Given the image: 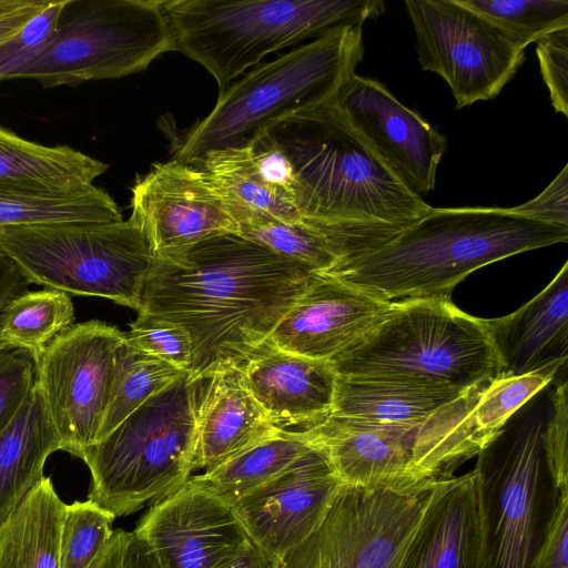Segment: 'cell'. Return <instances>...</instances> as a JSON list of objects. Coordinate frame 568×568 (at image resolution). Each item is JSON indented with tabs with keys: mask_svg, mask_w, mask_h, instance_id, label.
Returning <instances> with one entry per match:
<instances>
[{
	"mask_svg": "<svg viewBox=\"0 0 568 568\" xmlns=\"http://www.w3.org/2000/svg\"><path fill=\"white\" fill-rule=\"evenodd\" d=\"M36 382V363L23 351L0 344V433L22 408Z\"/></svg>",
	"mask_w": 568,
	"mask_h": 568,
	"instance_id": "36",
	"label": "cell"
},
{
	"mask_svg": "<svg viewBox=\"0 0 568 568\" xmlns=\"http://www.w3.org/2000/svg\"><path fill=\"white\" fill-rule=\"evenodd\" d=\"M557 498L528 568H568V489Z\"/></svg>",
	"mask_w": 568,
	"mask_h": 568,
	"instance_id": "41",
	"label": "cell"
},
{
	"mask_svg": "<svg viewBox=\"0 0 568 568\" xmlns=\"http://www.w3.org/2000/svg\"><path fill=\"white\" fill-rule=\"evenodd\" d=\"M63 0L50 1L13 38L0 44V81L30 58L50 36Z\"/></svg>",
	"mask_w": 568,
	"mask_h": 568,
	"instance_id": "40",
	"label": "cell"
},
{
	"mask_svg": "<svg viewBox=\"0 0 568 568\" xmlns=\"http://www.w3.org/2000/svg\"><path fill=\"white\" fill-rule=\"evenodd\" d=\"M381 0H162L173 43L220 93L264 57L384 12Z\"/></svg>",
	"mask_w": 568,
	"mask_h": 568,
	"instance_id": "4",
	"label": "cell"
},
{
	"mask_svg": "<svg viewBox=\"0 0 568 568\" xmlns=\"http://www.w3.org/2000/svg\"><path fill=\"white\" fill-rule=\"evenodd\" d=\"M64 507L43 477L0 526V568H60Z\"/></svg>",
	"mask_w": 568,
	"mask_h": 568,
	"instance_id": "26",
	"label": "cell"
},
{
	"mask_svg": "<svg viewBox=\"0 0 568 568\" xmlns=\"http://www.w3.org/2000/svg\"><path fill=\"white\" fill-rule=\"evenodd\" d=\"M237 224V234L274 253L301 262L317 273H327L338 257L327 239L303 222H282L261 213L229 209Z\"/></svg>",
	"mask_w": 568,
	"mask_h": 568,
	"instance_id": "32",
	"label": "cell"
},
{
	"mask_svg": "<svg viewBox=\"0 0 568 568\" xmlns=\"http://www.w3.org/2000/svg\"><path fill=\"white\" fill-rule=\"evenodd\" d=\"M160 568H223L250 541L233 508L190 479L133 530Z\"/></svg>",
	"mask_w": 568,
	"mask_h": 568,
	"instance_id": "17",
	"label": "cell"
},
{
	"mask_svg": "<svg viewBox=\"0 0 568 568\" xmlns=\"http://www.w3.org/2000/svg\"><path fill=\"white\" fill-rule=\"evenodd\" d=\"M434 485L412 489L343 486L322 525L280 568H399Z\"/></svg>",
	"mask_w": 568,
	"mask_h": 568,
	"instance_id": "10",
	"label": "cell"
},
{
	"mask_svg": "<svg viewBox=\"0 0 568 568\" xmlns=\"http://www.w3.org/2000/svg\"><path fill=\"white\" fill-rule=\"evenodd\" d=\"M466 392L337 376L329 416L377 426L414 427L439 415Z\"/></svg>",
	"mask_w": 568,
	"mask_h": 568,
	"instance_id": "23",
	"label": "cell"
},
{
	"mask_svg": "<svg viewBox=\"0 0 568 568\" xmlns=\"http://www.w3.org/2000/svg\"><path fill=\"white\" fill-rule=\"evenodd\" d=\"M312 447L304 432L280 430L190 480L232 507L286 470Z\"/></svg>",
	"mask_w": 568,
	"mask_h": 568,
	"instance_id": "28",
	"label": "cell"
},
{
	"mask_svg": "<svg viewBox=\"0 0 568 568\" xmlns=\"http://www.w3.org/2000/svg\"><path fill=\"white\" fill-rule=\"evenodd\" d=\"M194 382L193 469H213L280 429L246 388L241 369Z\"/></svg>",
	"mask_w": 568,
	"mask_h": 568,
	"instance_id": "21",
	"label": "cell"
},
{
	"mask_svg": "<svg viewBox=\"0 0 568 568\" xmlns=\"http://www.w3.org/2000/svg\"><path fill=\"white\" fill-rule=\"evenodd\" d=\"M114 518L89 499L65 504L59 541L60 568H89L110 540Z\"/></svg>",
	"mask_w": 568,
	"mask_h": 568,
	"instance_id": "34",
	"label": "cell"
},
{
	"mask_svg": "<svg viewBox=\"0 0 568 568\" xmlns=\"http://www.w3.org/2000/svg\"><path fill=\"white\" fill-rule=\"evenodd\" d=\"M194 382L185 372L85 448L88 499L120 517L180 489L194 470Z\"/></svg>",
	"mask_w": 568,
	"mask_h": 568,
	"instance_id": "7",
	"label": "cell"
},
{
	"mask_svg": "<svg viewBox=\"0 0 568 568\" xmlns=\"http://www.w3.org/2000/svg\"><path fill=\"white\" fill-rule=\"evenodd\" d=\"M498 377L520 376L568 358V263L514 313L487 320Z\"/></svg>",
	"mask_w": 568,
	"mask_h": 568,
	"instance_id": "22",
	"label": "cell"
},
{
	"mask_svg": "<svg viewBox=\"0 0 568 568\" xmlns=\"http://www.w3.org/2000/svg\"><path fill=\"white\" fill-rule=\"evenodd\" d=\"M173 51L162 0H63L42 45L3 80L43 88L118 79Z\"/></svg>",
	"mask_w": 568,
	"mask_h": 568,
	"instance_id": "8",
	"label": "cell"
},
{
	"mask_svg": "<svg viewBox=\"0 0 568 568\" xmlns=\"http://www.w3.org/2000/svg\"><path fill=\"white\" fill-rule=\"evenodd\" d=\"M131 217L152 254L189 247L206 237L237 233L229 207L203 170L179 160L154 163L131 189Z\"/></svg>",
	"mask_w": 568,
	"mask_h": 568,
	"instance_id": "16",
	"label": "cell"
},
{
	"mask_svg": "<svg viewBox=\"0 0 568 568\" xmlns=\"http://www.w3.org/2000/svg\"><path fill=\"white\" fill-rule=\"evenodd\" d=\"M525 50L544 36L568 28L567 0H458Z\"/></svg>",
	"mask_w": 568,
	"mask_h": 568,
	"instance_id": "33",
	"label": "cell"
},
{
	"mask_svg": "<svg viewBox=\"0 0 568 568\" xmlns=\"http://www.w3.org/2000/svg\"><path fill=\"white\" fill-rule=\"evenodd\" d=\"M30 0H0V17L27 6Z\"/></svg>",
	"mask_w": 568,
	"mask_h": 568,
	"instance_id": "46",
	"label": "cell"
},
{
	"mask_svg": "<svg viewBox=\"0 0 568 568\" xmlns=\"http://www.w3.org/2000/svg\"><path fill=\"white\" fill-rule=\"evenodd\" d=\"M567 240L568 227L511 207H430L384 245L326 274L388 302L450 298L474 271Z\"/></svg>",
	"mask_w": 568,
	"mask_h": 568,
	"instance_id": "3",
	"label": "cell"
},
{
	"mask_svg": "<svg viewBox=\"0 0 568 568\" xmlns=\"http://www.w3.org/2000/svg\"><path fill=\"white\" fill-rule=\"evenodd\" d=\"M363 55L362 24H342L258 64L219 93L174 159L192 164L211 151L245 145L274 122L333 101Z\"/></svg>",
	"mask_w": 568,
	"mask_h": 568,
	"instance_id": "5",
	"label": "cell"
},
{
	"mask_svg": "<svg viewBox=\"0 0 568 568\" xmlns=\"http://www.w3.org/2000/svg\"><path fill=\"white\" fill-rule=\"evenodd\" d=\"M124 339L118 327L98 320L73 324L36 365V385L61 449L75 457L98 440Z\"/></svg>",
	"mask_w": 568,
	"mask_h": 568,
	"instance_id": "11",
	"label": "cell"
},
{
	"mask_svg": "<svg viewBox=\"0 0 568 568\" xmlns=\"http://www.w3.org/2000/svg\"><path fill=\"white\" fill-rule=\"evenodd\" d=\"M192 164L203 170L229 209H245L286 223L302 220L294 205L262 181L248 143L211 151Z\"/></svg>",
	"mask_w": 568,
	"mask_h": 568,
	"instance_id": "29",
	"label": "cell"
},
{
	"mask_svg": "<svg viewBox=\"0 0 568 568\" xmlns=\"http://www.w3.org/2000/svg\"><path fill=\"white\" fill-rule=\"evenodd\" d=\"M567 381L555 385L551 413L546 419L542 448L546 468L556 491L568 489V394Z\"/></svg>",
	"mask_w": 568,
	"mask_h": 568,
	"instance_id": "37",
	"label": "cell"
},
{
	"mask_svg": "<svg viewBox=\"0 0 568 568\" xmlns=\"http://www.w3.org/2000/svg\"><path fill=\"white\" fill-rule=\"evenodd\" d=\"M541 413L521 415L478 455L484 486L489 568H528L541 537L542 493L548 475Z\"/></svg>",
	"mask_w": 568,
	"mask_h": 568,
	"instance_id": "12",
	"label": "cell"
},
{
	"mask_svg": "<svg viewBox=\"0 0 568 568\" xmlns=\"http://www.w3.org/2000/svg\"><path fill=\"white\" fill-rule=\"evenodd\" d=\"M536 43L540 72L554 110L568 116V28L548 33Z\"/></svg>",
	"mask_w": 568,
	"mask_h": 568,
	"instance_id": "38",
	"label": "cell"
},
{
	"mask_svg": "<svg viewBox=\"0 0 568 568\" xmlns=\"http://www.w3.org/2000/svg\"><path fill=\"white\" fill-rule=\"evenodd\" d=\"M185 372L129 346L124 339L116 352L113 388L97 442Z\"/></svg>",
	"mask_w": 568,
	"mask_h": 568,
	"instance_id": "31",
	"label": "cell"
},
{
	"mask_svg": "<svg viewBox=\"0 0 568 568\" xmlns=\"http://www.w3.org/2000/svg\"><path fill=\"white\" fill-rule=\"evenodd\" d=\"M399 568H489V538L478 464L435 483Z\"/></svg>",
	"mask_w": 568,
	"mask_h": 568,
	"instance_id": "19",
	"label": "cell"
},
{
	"mask_svg": "<svg viewBox=\"0 0 568 568\" xmlns=\"http://www.w3.org/2000/svg\"><path fill=\"white\" fill-rule=\"evenodd\" d=\"M247 143L251 148L255 169L262 181L282 199L295 206L297 183L293 166L286 154L264 130Z\"/></svg>",
	"mask_w": 568,
	"mask_h": 568,
	"instance_id": "39",
	"label": "cell"
},
{
	"mask_svg": "<svg viewBox=\"0 0 568 568\" xmlns=\"http://www.w3.org/2000/svg\"><path fill=\"white\" fill-rule=\"evenodd\" d=\"M392 303L317 273L268 341L282 351L329 362L361 343L384 320Z\"/></svg>",
	"mask_w": 568,
	"mask_h": 568,
	"instance_id": "18",
	"label": "cell"
},
{
	"mask_svg": "<svg viewBox=\"0 0 568 568\" xmlns=\"http://www.w3.org/2000/svg\"><path fill=\"white\" fill-rule=\"evenodd\" d=\"M61 449L34 385L11 424L0 433V526L44 477L50 454Z\"/></svg>",
	"mask_w": 568,
	"mask_h": 568,
	"instance_id": "24",
	"label": "cell"
},
{
	"mask_svg": "<svg viewBox=\"0 0 568 568\" xmlns=\"http://www.w3.org/2000/svg\"><path fill=\"white\" fill-rule=\"evenodd\" d=\"M264 131L288 158L297 183L295 206L302 221L327 239L336 266L384 245L432 207L382 161L333 101Z\"/></svg>",
	"mask_w": 568,
	"mask_h": 568,
	"instance_id": "2",
	"label": "cell"
},
{
	"mask_svg": "<svg viewBox=\"0 0 568 568\" xmlns=\"http://www.w3.org/2000/svg\"><path fill=\"white\" fill-rule=\"evenodd\" d=\"M317 272L237 233L159 253L138 313L175 323L189 334L191 381L241 369L268 341Z\"/></svg>",
	"mask_w": 568,
	"mask_h": 568,
	"instance_id": "1",
	"label": "cell"
},
{
	"mask_svg": "<svg viewBox=\"0 0 568 568\" xmlns=\"http://www.w3.org/2000/svg\"><path fill=\"white\" fill-rule=\"evenodd\" d=\"M334 104L399 180L419 196L433 191L446 138L378 81L354 73Z\"/></svg>",
	"mask_w": 568,
	"mask_h": 568,
	"instance_id": "15",
	"label": "cell"
},
{
	"mask_svg": "<svg viewBox=\"0 0 568 568\" xmlns=\"http://www.w3.org/2000/svg\"><path fill=\"white\" fill-rule=\"evenodd\" d=\"M223 568H280V565L250 540Z\"/></svg>",
	"mask_w": 568,
	"mask_h": 568,
	"instance_id": "45",
	"label": "cell"
},
{
	"mask_svg": "<svg viewBox=\"0 0 568 568\" xmlns=\"http://www.w3.org/2000/svg\"><path fill=\"white\" fill-rule=\"evenodd\" d=\"M511 209L531 220L568 227V165L540 194Z\"/></svg>",
	"mask_w": 568,
	"mask_h": 568,
	"instance_id": "43",
	"label": "cell"
},
{
	"mask_svg": "<svg viewBox=\"0 0 568 568\" xmlns=\"http://www.w3.org/2000/svg\"><path fill=\"white\" fill-rule=\"evenodd\" d=\"M328 363L337 376L459 392L499 375L487 320L463 312L450 298L393 302L361 343Z\"/></svg>",
	"mask_w": 568,
	"mask_h": 568,
	"instance_id": "6",
	"label": "cell"
},
{
	"mask_svg": "<svg viewBox=\"0 0 568 568\" xmlns=\"http://www.w3.org/2000/svg\"><path fill=\"white\" fill-rule=\"evenodd\" d=\"M343 485L312 447L232 508L250 540L278 565L325 520Z\"/></svg>",
	"mask_w": 568,
	"mask_h": 568,
	"instance_id": "14",
	"label": "cell"
},
{
	"mask_svg": "<svg viewBox=\"0 0 568 568\" xmlns=\"http://www.w3.org/2000/svg\"><path fill=\"white\" fill-rule=\"evenodd\" d=\"M125 343L183 371L192 361V342L184 328L175 323L148 314H139L124 333Z\"/></svg>",
	"mask_w": 568,
	"mask_h": 568,
	"instance_id": "35",
	"label": "cell"
},
{
	"mask_svg": "<svg viewBox=\"0 0 568 568\" xmlns=\"http://www.w3.org/2000/svg\"><path fill=\"white\" fill-rule=\"evenodd\" d=\"M0 252L29 282L139 311L153 254L130 216L111 223L0 227Z\"/></svg>",
	"mask_w": 568,
	"mask_h": 568,
	"instance_id": "9",
	"label": "cell"
},
{
	"mask_svg": "<svg viewBox=\"0 0 568 568\" xmlns=\"http://www.w3.org/2000/svg\"><path fill=\"white\" fill-rule=\"evenodd\" d=\"M73 321L74 308L68 293L27 290L0 312V344L27 352L37 365L51 341Z\"/></svg>",
	"mask_w": 568,
	"mask_h": 568,
	"instance_id": "30",
	"label": "cell"
},
{
	"mask_svg": "<svg viewBox=\"0 0 568 568\" xmlns=\"http://www.w3.org/2000/svg\"><path fill=\"white\" fill-rule=\"evenodd\" d=\"M108 168L69 145L47 146L0 126V182L83 192Z\"/></svg>",
	"mask_w": 568,
	"mask_h": 568,
	"instance_id": "25",
	"label": "cell"
},
{
	"mask_svg": "<svg viewBox=\"0 0 568 568\" xmlns=\"http://www.w3.org/2000/svg\"><path fill=\"white\" fill-rule=\"evenodd\" d=\"M246 388L283 430H307L332 413L337 375L331 364L275 347L270 341L241 368Z\"/></svg>",
	"mask_w": 568,
	"mask_h": 568,
	"instance_id": "20",
	"label": "cell"
},
{
	"mask_svg": "<svg viewBox=\"0 0 568 568\" xmlns=\"http://www.w3.org/2000/svg\"><path fill=\"white\" fill-rule=\"evenodd\" d=\"M89 568H160V565L134 531L118 529Z\"/></svg>",
	"mask_w": 568,
	"mask_h": 568,
	"instance_id": "42",
	"label": "cell"
},
{
	"mask_svg": "<svg viewBox=\"0 0 568 568\" xmlns=\"http://www.w3.org/2000/svg\"><path fill=\"white\" fill-rule=\"evenodd\" d=\"M50 1L30 0L27 6L0 17V44L17 36Z\"/></svg>",
	"mask_w": 568,
	"mask_h": 568,
	"instance_id": "44",
	"label": "cell"
},
{
	"mask_svg": "<svg viewBox=\"0 0 568 568\" xmlns=\"http://www.w3.org/2000/svg\"><path fill=\"white\" fill-rule=\"evenodd\" d=\"M120 221L123 215L116 202L95 185L83 192H62L0 182V227Z\"/></svg>",
	"mask_w": 568,
	"mask_h": 568,
	"instance_id": "27",
	"label": "cell"
},
{
	"mask_svg": "<svg viewBox=\"0 0 568 568\" xmlns=\"http://www.w3.org/2000/svg\"><path fill=\"white\" fill-rule=\"evenodd\" d=\"M423 70L449 85L456 108L497 97L526 59L493 23L458 0H407Z\"/></svg>",
	"mask_w": 568,
	"mask_h": 568,
	"instance_id": "13",
	"label": "cell"
}]
</instances>
